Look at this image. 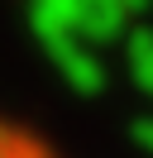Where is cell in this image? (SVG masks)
Here are the masks:
<instances>
[{"instance_id": "obj_1", "label": "cell", "mask_w": 153, "mask_h": 158, "mask_svg": "<svg viewBox=\"0 0 153 158\" xmlns=\"http://www.w3.org/2000/svg\"><path fill=\"white\" fill-rule=\"evenodd\" d=\"M0 158H72L53 134H43L38 125H29L24 115L0 110Z\"/></svg>"}]
</instances>
